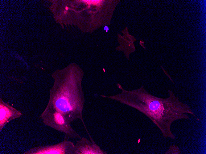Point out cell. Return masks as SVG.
I'll use <instances>...</instances> for the list:
<instances>
[{"label": "cell", "mask_w": 206, "mask_h": 154, "mask_svg": "<svg viewBox=\"0 0 206 154\" xmlns=\"http://www.w3.org/2000/svg\"><path fill=\"white\" fill-rule=\"evenodd\" d=\"M117 85L122 92L107 96V98L118 101L144 114L159 128L165 138L175 139L171 132V125L176 120L188 119L186 113H190L198 119L190 107L180 101L170 90L168 91L169 97L162 98L149 93L143 86L137 89L127 91L119 84Z\"/></svg>", "instance_id": "1"}, {"label": "cell", "mask_w": 206, "mask_h": 154, "mask_svg": "<svg viewBox=\"0 0 206 154\" xmlns=\"http://www.w3.org/2000/svg\"><path fill=\"white\" fill-rule=\"evenodd\" d=\"M82 75L68 69L53 73L54 82L46 108L60 113L71 122L80 119L87 131L82 114L84 99Z\"/></svg>", "instance_id": "2"}, {"label": "cell", "mask_w": 206, "mask_h": 154, "mask_svg": "<svg viewBox=\"0 0 206 154\" xmlns=\"http://www.w3.org/2000/svg\"><path fill=\"white\" fill-rule=\"evenodd\" d=\"M43 124L63 133L64 140L81 138L80 136L72 128L71 122L60 113L46 108L39 116Z\"/></svg>", "instance_id": "3"}, {"label": "cell", "mask_w": 206, "mask_h": 154, "mask_svg": "<svg viewBox=\"0 0 206 154\" xmlns=\"http://www.w3.org/2000/svg\"><path fill=\"white\" fill-rule=\"evenodd\" d=\"M23 154H76L74 143L65 140L50 145H40L32 148Z\"/></svg>", "instance_id": "4"}, {"label": "cell", "mask_w": 206, "mask_h": 154, "mask_svg": "<svg viewBox=\"0 0 206 154\" xmlns=\"http://www.w3.org/2000/svg\"><path fill=\"white\" fill-rule=\"evenodd\" d=\"M22 112L5 102L0 98V132L5 126L11 121L20 117Z\"/></svg>", "instance_id": "5"}, {"label": "cell", "mask_w": 206, "mask_h": 154, "mask_svg": "<svg viewBox=\"0 0 206 154\" xmlns=\"http://www.w3.org/2000/svg\"><path fill=\"white\" fill-rule=\"evenodd\" d=\"M90 141L84 137L77 140L75 147L76 154H107L94 141L91 136Z\"/></svg>", "instance_id": "6"}, {"label": "cell", "mask_w": 206, "mask_h": 154, "mask_svg": "<svg viewBox=\"0 0 206 154\" xmlns=\"http://www.w3.org/2000/svg\"><path fill=\"white\" fill-rule=\"evenodd\" d=\"M104 30H106V31L107 32L109 30V28L108 27L105 26L104 28Z\"/></svg>", "instance_id": "7"}]
</instances>
